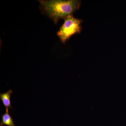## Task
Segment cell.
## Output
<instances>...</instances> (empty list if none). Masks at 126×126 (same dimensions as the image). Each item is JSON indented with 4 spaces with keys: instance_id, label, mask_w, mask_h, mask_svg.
<instances>
[{
    "instance_id": "cell-4",
    "label": "cell",
    "mask_w": 126,
    "mask_h": 126,
    "mask_svg": "<svg viewBox=\"0 0 126 126\" xmlns=\"http://www.w3.org/2000/svg\"><path fill=\"white\" fill-rule=\"evenodd\" d=\"M1 120L0 122V126H16L12 117L9 113V110H6V112L1 116Z\"/></svg>"
},
{
    "instance_id": "cell-3",
    "label": "cell",
    "mask_w": 126,
    "mask_h": 126,
    "mask_svg": "<svg viewBox=\"0 0 126 126\" xmlns=\"http://www.w3.org/2000/svg\"><path fill=\"white\" fill-rule=\"evenodd\" d=\"M12 93L13 91L11 89H9L6 92L0 93V99L5 107L6 110H9L11 109H13L11 101V97Z\"/></svg>"
},
{
    "instance_id": "cell-2",
    "label": "cell",
    "mask_w": 126,
    "mask_h": 126,
    "mask_svg": "<svg viewBox=\"0 0 126 126\" xmlns=\"http://www.w3.org/2000/svg\"><path fill=\"white\" fill-rule=\"evenodd\" d=\"M64 20V23L57 33L63 43H65L73 35L80 33L82 31L81 20L75 18L72 15L67 16Z\"/></svg>"
},
{
    "instance_id": "cell-1",
    "label": "cell",
    "mask_w": 126,
    "mask_h": 126,
    "mask_svg": "<svg viewBox=\"0 0 126 126\" xmlns=\"http://www.w3.org/2000/svg\"><path fill=\"white\" fill-rule=\"evenodd\" d=\"M41 6L49 17L55 24L59 20L72 15L79 9L81 1L77 0H39Z\"/></svg>"
}]
</instances>
